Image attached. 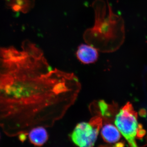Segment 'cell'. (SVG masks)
<instances>
[{"label":"cell","instance_id":"cell-1","mask_svg":"<svg viewBox=\"0 0 147 147\" xmlns=\"http://www.w3.org/2000/svg\"><path fill=\"white\" fill-rule=\"evenodd\" d=\"M81 89L75 74L53 69L35 45L0 47V128L7 136L53 126Z\"/></svg>","mask_w":147,"mask_h":147},{"label":"cell","instance_id":"cell-2","mask_svg":"<svg viewBox=\"0 0 147 147\" xmlns=\"http://www.w3.org/2000/svg\"><path fill=\"white\" fill-rule=\"evenodd\" d=\"M94 11V26L84 32L87 44L102 53H111L122 44L124 32L123 21L114 13L107 1L95 0L92 3Z\"/></svg>","mask_w":147,"mask_h":147},{"label":"cell","instance_id":"cell-3","mask_svg":"<svg viewBox=\"0 0 147 147\" xmlns=\"http://www.w3.org/2000/svg\"><path fill=\"white\" fill-rule=\"evenodd\" d=\"M102 118L96 116L89 122H82L78 124L70 135L71 141L78 146L93 147L102 126Z\"/></svg>","mask_w":147,"mask_h":147},{"label":"cell","instance_id":"cell-4","mask_svg":"<svg viewBox=\"0 0 147 147\" xmlns=\"http://www.w3.org/2000/svg\"><path fill=\"white\" fill-rule=\"evenodd\" d=\"M115 125L130 146L137 147L135 138L138 129L137 114L131 103L127 102L116 116Z\"/></svg>","mask_w":147,"mask_h":147},{"label":"cell","instance_id":"cell-5","mask_svg":"<svg viewBox=\"0 0 147 147\" xmlns=\"http://www.w3.org/2000/svg\"><path fill=\"white\" fill-rule=\"evenodd\" d=\"M76 55L78 60L84 64L94 63L98 57V50L88 44L79 45Z\"/></svg>","mask_w":147,"mask_h":147},{"label":"cell","instance_id":"cell-6","mask_svg":"<svg viewBox=\"0 0 147 147\" xmlns=\"http://www.w3.org/2000/svg\"><path fill=\"white\" fill-rule=\"evenodd\" d=\"M29 142L36 146H42L48 139V135L45 127L39 126L32 128L28 133Z\"/></svg>","mask_w":147,"mask_h":147},{"label":"cell","instance_id":"cell-7","mask_svg":"<svg viewBox=\"0 0 147 147\" xmlns=\"http://www.w3.org/2000/svg\"><path fill=\"white\" fill-rule=\"evenodd\" d=\"M120 132L117 127L111 123H105L102 126L101 135L104 142L108 144H115L121 139Z\"/></svg>","mask_w":147,"mask_h":147},{"label":"cell","instance_id":"cell-8","mask_svg":"<svg viewBox=\"0 0 147 147\" xmlns=\"http://www.w3.org/2000/svg\"><path fill=\"white\" fill-rule=\"evenodd\" d=\"M99 109V114L101 117L104 118H110L112 116V112L110 110L111 107L104 100H101L98 102Z\"/></svg>","mask_w":147,"mask_h":147},{"label":"cell","instance_id":"cell-9","mask_svg":"<svg viewBox=\"0 0 147 147\" xmlns=\"http://www.w3.org/2000/svg\"><path fill=\"white\" fill-rule=\"evenodd\" d=\"M28 134H21L18 136V139L22 143H24L25 141H26L27 139V137H28Z\"/></svg>","mask_w":147,"mask_h":147}]
</instances>
